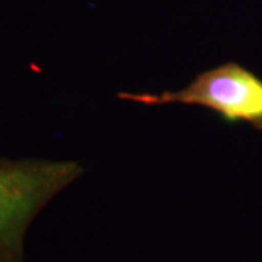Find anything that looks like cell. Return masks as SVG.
<instances>
[{"label":"cell","mask_w":262,"mask_h":262,"mask_svg":"<svg viewBox=\"0 0 262 262\" xmlns=\"http://www.w3.org/2000/svg\"><path fill=\"white\" fill-rule=\"evenodd\" d=\"M83 172L75 160L0 155V262H25L29 226Z\"/></svg>","instance_id":"6da1fadb"},{"label":"cell","mask_w":262,"mask_h":262,"mask_svg":"<svg viewBox=\"0 0 262 262\" xmlns=\"http://www.w3.org/2000/svg\"><path fill=\"white\" fill-rule=\"evenodd\" d=\"M120 99L143 105H195L229 122H248L262 130V80L237 63H225L195 76L179 91L160 94L120 92Z\"/></svg>","instance_id":"7a4b0ae2"}]
</instances>
